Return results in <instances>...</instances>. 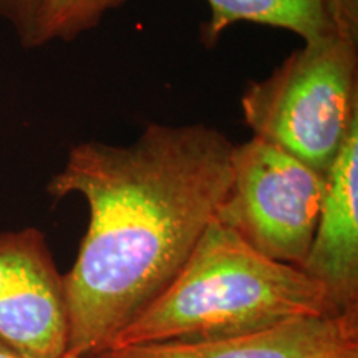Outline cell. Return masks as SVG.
I'll use <instances>...</instances> for the list:
<instances>
[{
	"instance_id": "5",
	"label": "cell",
	"mask_w": 358,
	"mask_h": 358,
	"mask_svg": "<svg viewBox=\"0 0 358 358\" xmlns=\"http://www.w3.org/2000/svg\"><path fill=\"white\" fill-rule=\"evenodd\" d=\"M0 342L24 358L69 352L64 274L37 227L0 232Z\"/></svg>"
},
{
	"instance_id": "4",
	"label": "cell",
	"mask_w": 358,
	"mask_h": 358,
	"mask_svg": "<svg viewBox=\"0 0 358 358\" xmlns=\"http://www.w3.org/2000/svg\"><path fill=\"white\" fill-rule=\"evenodd\" d=\"M325 192L327 174L252 136L234 148L229 187L216 219L257 252L301 268Z\"/></svg>"
},
{
	"instance_id": "13",
	"label": "cell",
	"mask_w": 358,
	"mask_h": 358,
	"mask_svg": "<svg viewBox=\"0 0 358 358\" xmlns=\"http://www.w3.org/2000/svg\"><path fill=\"white\" fill-rule=\"evenodd\" d=\"M64 358H77V357H73V355H65Z\"/></svg>"
},
{
	"instance_id": "9",
	"label": "cell",
	"mask_w": 358,
	"mask_h": 358,
	"mask_svg": "<svg viewBox=\"0 0 358 358\" xmlns=\"http://www.w3.org/2000/svg\"><path fill=\"white\" fill-rule=\"evenodd\" d=\"M127 0H43L32 48L52 42H71L95 29L106 12L122 7Z\"/></svg>"
},
{
	"instance_id": "3",
	"label": "cell",
	"mask_w": 358,
	"mask_h": 358,
	"mask_svg": "<svg viewBox=\"0 0 358 358\" xmlns=\"http://www.w3.org/2000/svg\"><path fill=\"white\" fill-rule=\"evenodd\" d=\"M254 136L322 174L358 128V43L325 35L290 53L241 98Z\"/></svg>"
},
{
	"instance_id": "10",
	"label": "cell",
	"mask_w": 358,
	"mask_h": 358,
	"mask_svg": "<svg viewBox=\"0 0 358 358\" xmlns=\"http://www.w3.org/2000/svg\"><path fill=\"white\" fill-rule=\"evenodd\" d=\"M42 3L43 0H0V17L12 27L24 48H32Z\"/></svg>"
},
{
	"instance_id": "1",
	"label": "cell",
	"mask_w": 358,
	"mask_h": 358,
	"mask_svg": "<svg viewBox=\"0 0 358 358\" xmlns=\"http://www.w3.org/2000/svg\"><path fill=\"white\" fill-rule=\"evenodd\" d=\"M236 143L208 124L151 123L129 145L85 141L47 185L50 198L78 194L90 222L64 274L69 352L88 358L179 274L231 181Z\"/></svg>"
},
{
	"instance_id": "8",
	"label": "cell",
	"mask_w": 358,
	"mask_h": 358,
	"mask_svg": "<svg viewBox=\"0 0 358 358\" xmlns=\"http://www.w3.org/2000/svg\"><path fill=\"white\" fill-rule=\"evenodd\" d=\"M211 19L201 37L213 47L221 35L239 22L277 27L297 34L303 42L335 34L327 13V0H208Z\"/></svg>"
},
{
	"instance_id": "2",
	"label": "cell",
	"mask_w": 358,
	"mask_h": 358,
	"mask_svg": "<svg viewBox=\"0 0 358 358\" xmlns=\"http://www.w3.org/2000/svg\"><path fill=\"white\" fill-rule=\"evenodd\" d=\"M324 315L338 313L322 285L257 252L214 217L168 289L111 347L237 337Z\"/></svg>"
},
{
	"instance_id": "12",
	"label": "cell",
	"mask_w": 358,
	"mask_h": 358,
	"mask_svg": "<svg viewBox=\"0 0 358 358\" xmlns=\"http://www.w3.org/2000/svg\"><path fill=\"white\" fill-rule=\"evenodd\" d=\"M0 358H24V357H20L19 353L13 352L12 348H8L7 345H3V343L0 342Z\"/></svg>"
},
{
	"instance_id": "11",
	"label": "cell",
	"mask_w": 358,
	"mask_h": 358,
	"mask_svg": "<svg viewBox=\"0 0 358 358\" xmlns=\"http://www.w3.org/2000/svg\"><path fill=\"white\" fill-rule=\"evenodd\" d=\"M334 32L358 43V0H327Z\"/></svg>"
},
{
	"instance_id": "7",
	"label": "cell",
	"mask_w": 358,
	"mask_h": 358,
	"mask_svg": "<svg viewBox=\"0 0 358 358\" xmlns=\"http://www.w3.org/2000/svg\"><path fill=\"white\" fill-rule=\"evenodd\" d=\"M301 271L324 287L338 315L358 317V128L327 174L325 201Z\"/></svg>"
},
{
	"instance_id": "6",
	"label": "cell",
	"mask_w": 358,
	"mask_h": 358,
	"mask_svg": "<svg viewBox=\"0 0 358 358\" xmlns=\"http://www.w3.org/2000/svg\"><path fill=\"white\" fill-rule=\"evenodd\" d=\"M88 358H358V317H303L237 337L111 347Z\"/></svg>"
}]
</instances>
